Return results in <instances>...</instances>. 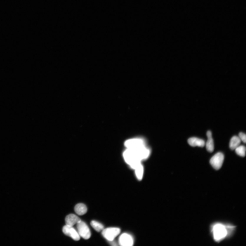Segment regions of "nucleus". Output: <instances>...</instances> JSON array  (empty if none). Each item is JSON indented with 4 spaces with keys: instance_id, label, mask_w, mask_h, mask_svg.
<instances>
[{
    "instance_id": "nucleus-3",
    "label": "nucleus",
    "mask_w": 246,
    "mask_h": 246,
    "mask_svg": "<svg viewBox=\"0 0 246 246\" xmlns=\"http://www.w3.org/2000/svg\"><path fill=\"white\" fill-rule=\"evenodd\" d=\"M125 145L127 148L135 149L146 146V142L143 138H134L126 141Z\"/></svg>"
},
{
    "instance_id": "nucleus-10",
    "label": "nucleus",
    "mask_w": 246,
    "mask_h": 246,
    "mask_svg": "<svg viewBox=\"0 0 246 246\" xmlns=\"http://www.w3.org/2000/svg\"><path fill=\"white\" fill-rule=\"evenodd\" d=\"M188 143L192 147L199 146L204 147L205 142L204 140L199 138L193 137L190 138L188 140Z\"/></svg>"
},
{
    "instance_id": "nucleus-14",
    "label": "nucleus",
    "mask_w": 246,
    "mask_h": 246,
    "mask_svg": "<svg viewBox=\"0 0 246 246\" xmlns=\"http://www.w3.org/2000/svg\"><path fill=\"white\" fill-rule=\"evenodd\" d=\"M134 170H135L137 178L138 180H141L143 178V173H144V168L142 164H141L139 165Z\"/></svg>"
},
{
    "instance_id": "nucleus-7",
    "label": "nucleus",
    "mask_w": 246,
    "mask_h": 246,
    "mask_svg": "<svg viewBox=\"0 0 246 246\" xmlns=\"http://www.w3.org/2000/svg\"><path fill=\"white\" fill-rule=\"evenodd\" d=\"M64 234L69 236L75 241H78L80 239V236L78 233L72 226L66 225L63 228Z\"/></svg>"
},
{
    "instance_id": "nucleus-2",
    "label": "nucleus",
    "mask_w": 246,
    "mask_h": 246,
    "mask_svg": "<svg viewBox=\"0 0 246 246\" xmlns=\"http://www.w3.org/2000/svg\"><path fill=\"white\" fill-rule=\"evenodd\" d=\"M124 160L130 167L134 169L142 161L135 150L127 148L123 153Z\"/></svg>"
},
{
    "instance_id": "nucleus-9",
    "label": "nucleus",
    "mask_w": 246,
    "mask_h": 246,
    "mask_svg": "<svg viewBox=\"0 0 246 246\" xmlns=\"http://www.w3.org/2000/svg\"><path fill=\"white\" fill-rule=\"evenodd\" d=\"M81 221L80 218L74 214H70L66 216L65 219L66 225L72 227Z\"/></svg>"
},
{
    "instance_id": "nucleus-8",
    "label": "nucleus",
    "mask_w": 246,
    "mask_h": 246,
    "mask_svg": "<svg viewBox=\"0 0 246 246\" xmlns=\"http://www.w3.org/2000/svg\"><path fill=\"white\" fill-rule=\"evenodd\" d=\"M133 240L129 234L124 233L119 239L120 245L123 246H131L133 244Z\"/></svg>"
},
{
    "instance_id": "nucleus-13",
    "label": "nucleus",
    "mask_w": 246,
    "mask_h": 246,
    "mask_svg": "<svg viewBox=\"0 0 246 246\" xmlns=\"http://www.w3.org/2000/svg\"><path fill=\"white\" fill-rule=\"evenodd\" d=\"M241 143V140L239 137L235 136L231 139L230 143V147L231 149L234 150L235 149L240 145Z\"/></svg>"
},
{
    "instance_id": "nucleus-12",
    "label": "nucleus",
    "mask_w": 246,
    "mask_h": 246,
    "mask_svg": "<svg viewBox=\"0 0 246 246\" xmlns=\"http://www.w3.org/2000/svg\"><path fill=\"white\" fill-rule=\"evenodd\" d=\"M74 210L77 214L82 215L85 214L87 212V208L85 204H79L75 206Z\"/></svg>"
},
{
    "instance_id": "nucleus-1",
    "label": "nucleus",
    "mask_w": 246,
    "mask_h": 246,
    "mask_svg": "<svg viewBox=\"0 0 246 246\" xmlns=\"http://www.w3.org/2000/svg\"><path fill=\"white\" fill-rule=\"evenodd\" d=\"M235 227L230 226H226L220 223H216L212 227L214 240L219 242L223 240L227 236L230 230H232Z\"/></svg>"
},
{
    "instance_id": "nucleus-11",
    "label": "nucleus",
    "mask_w": 246,
    "mask_h": 246,
    "mask_svg": "<svg viewBox=\"0 0 246 246\" xmlns=\"http://www.w3.org/2000/svg\"><path fill=\"white\" fill-rule=\"evenodd\" d=\"M207 140L206 143V149L209 152L212 153L214 150V144L211 132L210 131H207Z\"/></svg>"
},
{
    "instance_id": "nucleus-16",
    "label": "nucleus",
    "mask_w": 246,
    "mask_h": 246,
    "mask_svg": "<svg viewBox=\"0 0 246 246\" xmlns=\"http://www.w3.org/2000/svg\"><path fill=\"white\" fill-rule=\"evenodd\" d=\"M236 153L241 157H245V156L246 148L243 145L239 146L235 149Z\"/></svg>"
},
{
    "instance_id": "nucleus-5",
    "label": "nucleus",
    "mask_w": 246,
    "mask_h": 246,
    "mask_svg": "<svg viewBox=\"0 0 246 246\" xmlns=\"http://www.w3.org/2000/svg\"><path fill=\"white\" fill-rule=\"evenodd\" d=\"M120 230L118 228H108L102 230L103 236L109 241H112L120 233Z\"/></svg>"
},
{
    "instance_id": "nucleus-6",
    "label": "nucleus",
    "mask_w": 246,
    "mask_h": 246,
    "mask_svg": "<svg viewBox=\"0 0 246 246\" xmlns=\"http://www.w3.org/2000/svg\"><path fill=\"white\" fill-rule=\"evenodd\" d=\"M224 159V156L221 152L218 153L214 155L210 160V163L216 170H219L222 167Z\"/></svg>"
},
{
    "instance_id": "nucleus-15",
    "label": "nucleus",
    "mask_w": 246,
    "mask_h": 246,
    "mask_svg": "<svg viewBox=\"0 0 246 246\" xmlns=\"http://www.w3.org/2000/svg\"><path fill=\"white\" fill-rule=\"evenodd\" d=\"M91 225L97 232H100L104 229V226L101 224L95 221H92Z\"/></svg>"
},
{
    "instance_id": "nucleus-4",
    "label": "nucleus",
    "mask_w": 246,
    "mask_h": 246,
    "mask_svg": "<svg viewBox=\"0 0 246 246\" xmlns=\"http://www.w3.org/2000/svg\"><path fill=\"white\" fill-rule=\"evenodd\" d=\"M77 224L78 232L80 236L86 240L90 238L91 236L90 231L86 224L81 221Z\"/></svg>"
},
{
    "instance_id": "nucleus-17",
    "label": "nucleus",
    "mask_w": 246,
    "mask_h": 246,
    "mask_svg": "<svg viewBox=\"0 0 246 246\" xmlns=\"http://www.w3.org/2000/svg\"><path fill=\"white\" fill-rule=\"evenodd\" d=\"M239 137L241 141H242L245 143L246 142V134L242 132L240 133L239 135Z\"/></svg>"
}]
</instances>
